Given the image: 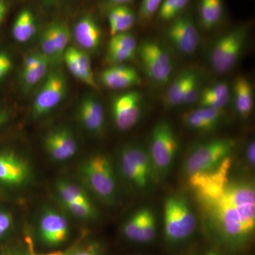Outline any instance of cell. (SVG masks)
Here are the masks:
<instances>
[{"label":"cell","instance_id":"6da1fadb","mask_svg":"<svg viewBox=\"0 0 255 255\" xmlns=\"http://www.w3.org/2000/svg\"><path fill=\"white\" fill-rule=\"evenodd\" d=\"M209 215L216 237L224 246L238 251L251 243L255 230V204L237 206L220 199L201 205Z\"/></svg>","mask_w":255,"mask_h":255},{"label":"cell","instance_id":"7a4b0ae2","mask_svg":"<svg viewBox=\"0 0 255 255\" xmlns=\"http://www.w3.org/2000/svg\"><path fill=\"white\" fill-rule=\"evenodd\" d=\"M82 181L101 201L112 204L117 194V180L113 164L108 156L94 154L85 159L79 169Z\"/></svg>","mask_w":255,"mask_h":255},{"label":"cell","instance_id":"3957f363","mask_svg":"<svg viewBox=\"0 0 255 255\" xmlns=\"http://www.w3.org/2000/svg\"><path fill=\"white\" fill-rule=\"evenodd\" d=\"M119 165L124 179L137 190H147L158 178L147 149L139 144H127L122 147Z\"/></svg>","mask_w":255,"mask_h":255},{"label":"cell","instance_id":"277c9868","mask_svg":"<svg viewBox=\"0 0 255 255\" xmlns=\"http://www.w3.org/2000/svg\"><path fill=\"white\" fill-rule=\"evenodd\" d=\"M249 27L241 25L219 36L210 48L209 63L215 73L224 75L234 69L246 48Z\"/></svg>","mask_w":255,"mask_h":255},{"label":"cell","instance_id":"5b68a950","mask_svg":"<svg viewBox=\"0 0 255 255\" xmlns=\"http://www.w3.org/2000/svg\"><path fill=\"white\" fill-rule=\"evenodd\" d=\"M164 234L171 243L185 241L195 232L197 219L183 196H169L164 204Z\"/></svg>","mask_w":255,"mask_h":255},{"label":"cell","instance_id":"8992f818","mask_svg":"<svg viewBox=\"0 0 255 255\" xmlns=\"http://www.w3.org/2000/svg\"><path fill=\"white\" fill-rule=\"evenodd\" d=\"M236 141L228 137L211 139L196 146L184 164L186 177L208 172L217 167L225 159L231 157Z\"/></svg>","mask_w":255,"mask_h":255},{"label":"cell","instance_id":"52a82bcc","mask_svg":"<svg viewBox=\"0 0 255 255\" xmlns=\"http://www.w3.org/2000/svg\"><path fill=\"white\" fill-rule=\"evenodd\" d=\"M179 150V139L167 122L156 124L151 131L147 148L157 176L165 175L174 163Z\"/></svg>","mask_w":255,"mask_h":255},{"label":"cell","instance_id":"ba28073f","mask_svg":"<svg viewBox=\"0 0 255 255\" xmlns=\"http://www.w3.org/2000/svg\"><path fill=\"white\" fill-rule=\"evenodd\" d=\"M137 55L150 80L159 85L169 81L174 63L167 47L155 40H147L137 47Z\"/></svg>","mask_w":255,"mask_h":255},{"label":"cell","instance_id":"9c48e42d","mask_svg":"<svg viewBox=\"0 0 255 255\" xmlns=\"http://www.w3.org/2000/svg\"><path fill=\"white\" fill-rule=\"evenodd\" d=\"M67 87L66 78L61 70H49L33 101V118H41L54 110L65 98Z\"/></svg>","mask_w":255,"mask_h":255},{"label":"cell","instance_id":"30bf717a","mask_svg":"<svg viewBox=\"0 0 255 255\" xmlns=\"http://www.w3.org/2000/svg\"><path fill=\"white\" fill-rule=\"evenodd\" d=\"M143 97L140 92L128 91L116 95L112 100V119L120 131L135 127L142 117Z\"/></svg>","mask_w":255,"mask_h":255},{"label":"cell","instance_id":"8fae6325","mask_svg":"<svg viewBox=\"0 0 255 255\" xmlns=\"http://www.w3.org/2000/svg\"><path fill=\"white\" fill-rule=\"evenodd\" d=\"M166 36L174 49L183 55L195 53L200 43L199 31L190 14L172 20L166 31Z\"/></svg>","mask_w":255,"mask_h":255},{"label":"cell","instance_id":"7c38bea8","mask_svg":"<svg viewBox=\"0 0 255 255\" xmlns=\"http://www.w3.org/2000/svg\"><path fill=\"white\" fill-rule=\"evenodd\" d=\"M38 231L40 239L45 246L55 248L68 241L70 226L63 214L52 208L47 207L40 214Z\"/></svg>","mask_w":255,"mask_h":255},{"label":"cell","instance_id":"4fadbf2b","mask_svg":"<svg viewBox=\"0 0 255 255\" xmlns=\"http://www.w3.org/2000/svg\"><path fill=\"white\" fill-rule=\"evenodd\" d=\"M31 177L32 169L27 159L12 151H0V184L24 187Z\"/></svg>","mask_w":255,"mask_h":255},{"label":"cell","instance_id":"5bb4252c","mask_svg":"<svg viewBox=\"0 0 255 255\" xmlns=\"http://www.w3.org/2000/svg\"><path fill=\"white\" fill-rule=\"evenodd\" d=\"M43 145L47 154L55 162L68 161L78 151V142L73 132L67 127L50 130L44 137Z\"/></svg>","mask_w":255,"mask_h":255},{"label":"cell","instance_id":"9a60e30c","mask_svg":"<svg viewBox=\"0 0 255 255\" xmlns=\"http://www.w3.org/2000/svg\"><path fill=\"white\" fill-rule=\"evenodd\" d=\"M99 81L103 86L112 90H124L140 86L141 75L136 69L130 65L119 64L112 65L102 70Z\"/></svg>","mask_w":255,"mask_h":255},{"label":"cell","instance_id":"2e32d148","mask_svg":"<svg viewBox=\"0 0 255 255\" xmlns=\"http://www.w3.org/2000/svg\"><path fill=\"white\" fill-rule=\"evenodd\" d=\"M63 60L74 78L94 90L100 89L94 75L88 53L78 47L69 46L64 53Z\"/></svg>","mask_w":255,"mask_h":255},{"label":"cell","instance_id":"e0dca14e","mask_svg":"<svg viewBox=\"0 0 255 255\" xmlns=\"http://www.w3.org/2000/svg\"><path fill=\"white\" fill-rule=\"evenodd\" d=\"M78 117L82 127L87 132L99 135L105 127V112L102 102L93 94L82 99L78 109Z\"/></svg>","mask_w":255,"mask_h":255},{"label":"cell","instance_id":"ac0fdd59","mask_svg":"<svg viewBox=\"0 0 255 255\" xmlns=\"http://www.w3.org/2000/svg\"><path fill=\"white\" fill-rule=\"evenodd\" d=\"M72 36L76 42L78 48L87 53H94L101 46L102 32L95 18L86 15L75 23Z\"/></svg>","mask_w":255,"mask_h":255},{"label":"cell","instance_id":"d6986e66","mask_svg":"<svg viewBox=\"0 0 255 255\" xmlns=\"http://www.w3.org/2000/svg\"><path fill=\"white\" fill-rule=\"evenodd\" d=\"M224 110L200 107L189 111L183 117L184 125L195 131L207 132L219 127L222 122Z\"/></svg>","mask_w":255,"mask_h":255},{"label":"cell","instance_id":"ffe728a7","mask_svg":"<svg viewBox=\"0 0 255 255\" xmlns=\"http://www.w3.org/2000/svg\"><path fill=\"white\" fill-rule=\"evenodd\" d=\"M233 96L235 110L243 119H248L253 113L255 105L254 89L249 79L243 75L235 78L231 97Z\"/></svg>","mask_w":255,"mask_h":255},{"label":"cell","instance_id":"44dd1931","mask_svg":"<svg viewBox=\"0 0 255 255\" xmlns=\"http://www.w3.org/2000/svg\"><path fill=\"white\" fill-rule=\"evenodd\" d=\"M197 75L199 73L196 70H187L174 78L164 96V102L167 107L174 108L183 105L186 92Z\"/></svg>","mask_w":255,"mask_h":255},{"label":"cell","instance_id":"7402d4cb","mask_svg":"<svg viewBox=\"0 0 255 255\" xmlns=\"http://www.w3.org/2000/svg\"><path fill=\"white\" fill-rule=\"evenodd\" d=\"M231 98V87L226 82H219L203 89L198 102L200 107L224 110Z\"/></svg>","mask_w":255,"mask_h":255},{"label":"cell","instance_id":"603a6c76","mask_svg":"<svg viewBox=\"0 0 255 255\" xmlns=\"http://www.w3.org/2000/svg\"><path fill=\"white\" fill-rule=\"evenodd\" d=\"M135 21L136 16L127 5L115 6L109 10L111 36L128 31L135 24Z\"/></svg>","mask_w":255,"mask_h":255},{"label":"cell","instance_id":"cb8c5ba5","mask_svg":"<svg viewBox=\"0 0 255 255\" xmlns=\"http://www.w3.org/2000/svg\"><path fill=\"white\" fill-rule=\"evenodd\" d=\"M36 31V21L33 13L28 9L20 11L13 23L12 36L15 41L26 43L35 36Z\"/></svg>","mask_w":255,"mask_h":255},{"label":"cell","instance_id":"d4e9b609","mask_svg":"<svg viewBox=\"0 0 255 255\" xmlns=\"http://www.w3.org/2000/svg\"><path fill=\"white\" fill-rule=\"evenodd\" d=\"M223 11L222 0H200L199 16L202 27L211 30L217 26L222 19Z\"/></svg>","mask_w":255,"mask_h":255},{"label":"cell","instance_id":"484cf974","mask_svg":"<svg viewBox=\"0 0 255 255\" xmlns=\"http://www.w3.org/2000/svg\"><path fill=\"white\" fill-rule=\"evenodd\" d=\"M55 189L62 204L91 201L86 191L81 187L66 179L58 180Z\"/></svg>","mask_w":255,"mask_h":255},{"label":"cell","instance_id":"4316f807","mask_svg":"<svg viewBox=\"0 0 255 255\" xmlns=\"http://www.w3.org/2000/svg\"><path fill=\"white\" fill-rule=\"evenodd\" d=\"M150 211L149 208L137 210L126 221L122 226V233L124 237L128 241L139 243L140 235Z\"/></svg>","mask_w":255,"mask_h":255},{"label":"cell","instance_id":"83f0119b","mask_svg":"<svg viewBox=\"0 0 255 255\" xmlns=\"http://www.w3.org/2000/svg\"><path fill=\"white\" fill-rule=\"evenodd\" d=\"M50 65L49 60L45 58L36 68L21 70V82L24 91H31L43 81L49 72Z\"/></svg>","mask_w":255,"mask_h":255},{"label":"cell","instance_id":"f1b7e54d","mask_svg":"<svg viewBox=\"0 0 255 255\" xmlns=\"http://www.w3.org/2000/svg\"><path fill=\"white\" fill-rule=\"evenodd\" d=\"M53 38L56 48L57 55L59 62L63 61L64 53L68 48L71 39V33L67 24L63 22L51 23Z\"/></svg>","mask_w":255,"mask_h":255},{"label":"cell","instance_id":"f546056e","mask_svg":"<svg viewBox=\"0 0 255 255\" xmlns=\"http://www.w3.org/2000/svg\"><path fill=\"white\" fill-rule=\"evenodd\" d=\"M190 0H163L158 10V17L164 21H172L186 9Z\"/></svg>","mask_w":255,"mask_h":255},{"label":"cell","instance_id":"4dcf8cb0","mask_svg":"<svg viewBox=\"0 0 255 255\" xmlns=\"http://www.w3.org/2000/svg\"><path fill=\"white\" fill-rule=\"evenodd\" d=\"M40 46H41V54L49 60L51 64L60 63L57 55L56 48L53 38V31L51 25L47 26L42 33L40 38Z\"/></svg>","mask_w":255,"mask_h":255},{"label":"cell","instance_id":"1f68e13d","mask_svg":"<svg viewBox=\"0 0 255 255\" xmlns=\"http://www.w3.org/2000/svg\"><path fill=\"white\" fill-rule=\"evenodd\" d=\"M70 214L82 220L94 219L97 216V211L92 201L84 203H70L63 204Z\"/></svg>","mask_w":255,"mask_h":255},{"label":"cell","instance_id":"d6a6232c","mask_svg":"<svg viewBox=\"0 0 255 255\" xmlns=\"http://www.w3.org/2000/svg\"><path fill=\"white\" fill-rule=\"evenodd\" d=\"M136 55V51L127 48L110 46L107 48V58L112 65H119L130 61L133 60Z\"/></svg>","mask_w":255,"mask_h":255},{"label":"cell","instance_id":"836d02e7","mask_svg":"<svg viewBox=\"0 0 255 255\" xmlns=\"http://www.w3.org/2000/svg\"><path fill=\"white\" fill-rule=\"evenodd\" d=\"M108 46L121 47L136 52L138 47L136 38L128 31L117 33L112 36L110 41H109Z\"/></svg>","mask_w":255,"mask_h":255},{"label":"cell","instance_id":"e575fe53","mask_svg":"<svg viewBox=\"0 0 255 255\" xmlns=\"http://www.w3.org/2000/svg\"><path fill=\"white\" fill-rule=\"evenodd\" d=\"M65 255H102L100 244L95 242L80 243L64 252Z\"/></svg>","mask_w":255,"mask_h":255},{"label":"cell","instance_id":"d590c367","mask_svg":"<svg viewBox=\"0 0 255 255\" xmlns=\"http://www.w3.org/2000/svg\"><path fill=\"white\" fill-rule=\"evenodd\" d=\"M157 219L153 211L150 209L147 215L139 243H147L153 241L157 233Z\"/></svg>","mask_w":255,"mask_h":255},{"label":"cell","instance_id":"8d00e7d4","mask_svg":"<svg viewBox=\"0 0 255 255\" xmlns=\"http://www.w3.org/2000/svg\"><path fill=\"white\" fill-rule=\"evenodd\" d=\"M201 92L200 78L197 75L191 82L190 85L186 92L183 105H191L199 100Z\"/></svg>","mask_w":255,"mask_h":255},{"label":"cell","instance_id":"74e56055","mask_svg":"<svg viewBox=\"0 0 255 255\" xmlns=\"http://www.w3.org/2000/svg\"><path fill=\"white\" fill-rule=\"evenodd\" d=\"M163 0H142L140 7V17L150 19L158 11Z\"/></svg>","mask_w":255,"mask_h":255},{"label":"cell","instance_id":"f35d334b","mask_svg":"<svg viewBox=\"0 0 255 255\" xmlns=\"http://www.w3.org/2000/svg\"><path fill=\"white\" fill-rule=\"evenodd\" d=\"M13 224V219L11 215L6 211H0V238L4 237Z\"/></svg>","mask_w":255,"mask_h":255},{"label":"cell","instance_id":"ab89813d","mask_svg":"<svg viewBox=\"0 0 255 255\" xmlns=\"http://www.w3.org/2000/svg\"><path fill=\"white\" fill-rule=\"evenodd\" d=\"M13 63L6 53L0 52V80L5 78L12 69Z\"/></svg>","mask_w":255,"mask_h":255},{"label":"cell","instance_id":"60d3db41","mask_svg":"<svg viewBox=\"0 0 255 255\" xmlns=\"http://www.w3.org/2000/svg\"><path fill=\"white\" fill-rule=\"evenodd\" d=\"M246 158L251 165H255V142L252 140L246 149Z\"/></svg>","mask_w":255,"mask_h":255},{"label":"cell","instance_id":"b9f144b4","mask_svg":"<svg viewBox=\"0 0 255 255\" xmlns=\"http://www.w3.org/2000/svg\"><path fill=\"white\" fill-rule=\"evenodd\" d=\"M132 1V0H104V4L110 10L115 6H124Z\"/></svg>","mask_w":255,"mask_h":255},{"label":"cell","instance_id":"7bdbcfd3","mask_svg":"<svg viewBox=\"0 0 255 255\" xmlns=\"http://www.w3.org/2000/svg\"><path fill=\"white\" fill-rule=\"evenodd\" d=\"M8 4L6 0H0V23L4 19L7 11Z\"/></svg>","mask_w":255,"mask_h":255},{"label":"cell","instance_id":"ee69618b","mask_svg":"<svg viewBox=\"0 0 255 255\" xmlns=\"http://www.w3.org/2000/svg\"><path fill=\"white\" fill-rule=\"evenodd\" d=\"M7 120V114L4 111L0 110V127Z\"/></svg>","mask_w":255,"mask_h":255},{"label":"cell","instance_id":"f6af8a7d","mask_svg":"<svg viewBox=\"0 0 255 255\" xmlns=\"http://www.w3.org/2000/svg\"><path fill=\"white\" fill-rule=\"evenodd\" d=\"M3 255H32L31 252L27 253L25 251H14L10 252V253H6V254Z\"/></svg>","mask_w":255,"mask_h":255},{"label":"cell","instance_id":"bcb514c9","mask_svg":"<svg viewBox=\"0 0 255 255\" xmlns=\"http://www.w3.org/2000/svg\"><path fill=\"white\" fill-rule=\"evenodd\" d=\"M33 255H64V252L56 251L52 252V253H46V254L36 255L35 253H31Z\"/></svg>","mask_w":255,"mask_h":255},{"label":"cell","instance_id":"7dc6e473","mask_svg":"<svg viewBox=\"0 0 255 255\" xmlns=\"http://www.w3.org/2000/svg\"><path fill=\"white\" fill-rule=\"evenodd\" d=\"M206 255H220L219 253L214 251H210L206 253Z\"/></svg>","mask_w":255,"mask_h":255}]
</instances>
